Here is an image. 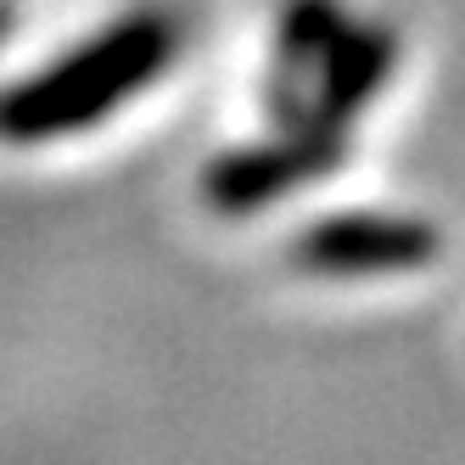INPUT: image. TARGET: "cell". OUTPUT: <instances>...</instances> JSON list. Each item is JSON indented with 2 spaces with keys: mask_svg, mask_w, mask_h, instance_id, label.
<instances>
[]
</instances>
